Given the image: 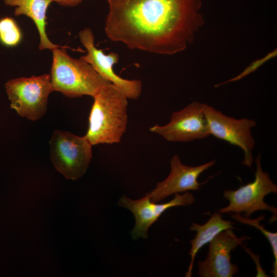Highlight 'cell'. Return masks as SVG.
<instances>
[{"mask_svg":"<svg viewBox=\"0 0 277 277\" xmlns=\"http://www.w3.org/2000/svg\"><path fill=\"white\" fill-rule=\"evenodd\" d=\"M105 32L130 49L171 55L185 50L204 24L201 0H107Z\"/></svg>","mask_w":277,"mask_h":277,"instance_id":"obj_1","label":"cell"},{"mask_svg":"<svg viewBox=\"0 0 277 277\" xmlns=\"http://www.w3.org/2000/svg\"><path fill=\"white\" fill-rule=\"evenodd\" d=\"M85 136L91 144L118 143L128 123V97L117 86L104 85L93 97Z\"/></svg>","mask_w":277,"mask_h":277,"instance_id":"obj_2","label":"cell"},{"mask_svg":"<svg viewBox=\"0 0 277 277\" xmlns=\"http://www.w3.org/2000/svg\"><path fill=\"white\" fill-rule=\"evenodd\" d=\"M50 78L53 91L70 98L95 95L104 85L110 82L103 78L87 62L74 58L66 48L52 49Z\"/></svg>","mask_w":277,"mask_h":277,"instance_id":"obj_3","label":"cell"},{"mask_svg":"<svg viewBox=\"0 0 277 277\" xmlns=\"http://www.w3.org/2000/svg\"><path fill=\"white\" fill-rule=\"evenodd\" d=\"M49 144L50 160L58 172L73 181L84 175L92 157V145L85 135L55 130Z\"/></svg>","mask_w":277,"mask_h":277,"instance_id":"obj_4","label":"cell"},{"mask_svg":"<svg viewBox=\"0 0 277 277\" xmlns=\"http://www.w3.org/2000/svg\"><path fill=\"white\" fill-rule=\"evenodd\" d=\"M261 155L259 153L255 159L256 171L252 182L242 185L235 190H227L224 197L229 201V205L218 210L221 213L244 212V217L250 218L258 210H269L272 213L269 223L276 221L277 209L264 202L266 195L277 193V186L270 179L269 174L262 168Z\"/></svg>","mask_w":277,"mask_h":277,"instance_id":"obj_5","label":"cell"},{"mask_svg":"<svg viewBox=\"0 0 277 277\" xmlns=\"http://www.w3.org/2000/svg\"><path fill=\"white\" fill-rule=\"evenodd\" d=\"M5 87L10 108L21 116L33 121L45 114L49 95L53 91L50 75L47 74L11 79Z\"/></svg>","mask_w":277,"mask_h":277,"instance_id":"obj_6","label":"cell"},{"mask_svg":"<svg viewBox=\"0 0 277 277\" xmlns=\"http://www.w3.org/2000/svg\"><path fill=\"white\" fill-rule=\"evenodd\" d=\"M203 108L210 135L240 147L244 154L242 164L251 168L253 162L252 150L255 145L251 129L256 126V122L247 118L228 116L206 104L203 103Z\"/></svg>","mask_w":277,"mask_h":277,"instance_id":"obj_7","label":"cell"},{"mask_svg":"<svg viewBox=\"0 0 277 277\" xmlns=\"http://www.w3.org/2000/svg\"><path fill=\"white\" fill-rule=\"evenodd\" d=\"M149 130L171 142H188L210 135L203 103L197 101L173 113L167 124L154 125Z\"/></svg>","mask_w":277,"mask_h":277,"instance_id":"obj_8","label":"cell"},{"mask_svg":"<svg viewBox=\"0 0 277 277\" xmlns=\"http://www.w3.org/2000/svg\"><path fill=\"white\" fill-rule=\"evenodd\" d=\"M78 37L87 51L81 58L89 63L103 78L119 88L128 99H137L142 91V82L123 78L114 71L113 66L118 62V54L114 52L106 54L97 49L94 45L92 31L89 28L80 31Z\"/></svg>","mask_w":277,"mask_h":277,"instance_id":"obj_9","label":"cell"},{"mask_svg":"<svg viewBox=\"0 0 277 277\" xmlns=\"http://www.w3.org/2000/svg\"><path fill=\"white\" fill-rule=\"evenodd\" d=\"M174 197L169 202L158 204L151 201L147 195L139 200H133L123 195L118 202V206L129 210L135 218L134 227L131 231L133 240L140 238L147 239L148 230L161 215L169 208L180 206H189L195 199L188 191L183 194L176 193Z\"/></svg>","mask_w":277,"mask_h":277,"instance_id":"obj_10","label":"cell"},{"mask_svg":"<svg viewBox=\"0 0 277 277\" xmlns=\"http://www.w3.org/2000/svg\"><path fill=\"white\" fill-rule=\"evenodd\" d=\"M250 238L238 237L231 229L220 232L210 242L206 259L197 262L201 277H232L238 267L231 262L230 252Z\"/></svg>","mask_w":277,"mask_h":277,"instance_id":"obj_11","label":"cell"},{"mask_svg":"<svg viewBox=\"0 0 277 277\" xmlns=\"http://www.w3.org/2000/svg\"><path fill=\"white\" fill-rule=\"evenodd\" d=\"M216 160L196 166L183 164L178 155L170 160V172L164 181L157 183L156 187L146 194L153 202L158 203L168 196L189 190H198L202 185L197 179L201 173L214 165Z\"/></svg>","mask_w":277,"mask_h":277,"instance_id":"obj_12","label":"cell"},{"mask_svg":"<svg viewBox=\"0 0 277 277\" xmlns=\"http://www.w3.org/2000/svg\"><path fill=\"white\" fill-rule=\"evenodd\" d=\"M4 4L15 7V16L24 15L35 24L39 36V50L52 49L60 47L51 42L46 32V13L52 0H4Z\"/></svg>","mask_w":277,"mask_h":277,"instance_id":"obj_13","label":"cell"},{"mask_svg":"<svg viewBox=\"0 0 277 277\" xmlns=\"http://www.w3.org/2000/svg\"><path fill=\"white\" fill-rule=\"evenodd\" d=\"M234 224L235 223L231 221L223 220L219 212L214 213L203 225L192 223L190 229L192 231H195L196 234L195 237L190 241L191 247L189 254L191 256V262L185 273L186 277H190L192 275L194 261L199 250L220 232L228 229H235L233 226Z\"/></svg>","mask_w":277,"mask_h":277,"instance_id":"obj_14","label":"cell"},{"mask_svg":"<svg viewBox=\"0 0 277 277\" xmlns=\"http://www.w3.org/2000/svg\"><path fill=\"white\" fill-rule=\"evenodd\" d=\"M231 217L239 223L247 224L255 227L259 229L265 236L269 241L272 248L274 262L273 269L271 271L274 276H277V233L272 232L264 228V226L260 224V221L265 219V215L262 214L256 219H252L242 216L240 213H234Z\"/></svg>","mask_w":277,"mask_h":277,"instance_id":"obj_15","label":"cell"},{"mask_svg":"<svg viewBox=\"0 0 277 277\" xmlns=\"http://www.w3.org/2000/svg\"><path fill=\"white\" fill-rule=\"evenodd\" d=\"M22 39L21 30L16 21L10 17L0 19V42L7 47H14Z\"/></svg>","mask_w":277,"mask_h":277,"instance_id":"obj_16","label":"cell"},{"mask_svg":"<svg viewBox=\"0 0 277 277\" xmlns=\"http://www.w3.org/2000/svg\"><path fill=\"white\" fill-rule=\"evenodd\" d=\"M276 54V51H272L265 56L264 57L256 60L253 63L251 64L247 68H246L242 72H241L238 76L231 78L230 80L224 82L222 83H220L218 85H216L215 86L216 87L220 86L223 85L228 83L236 82L239 81L240 80L243 78V77L246 76L248 74L251 73L252 72L256 70L260 66H261L264 63L266 62L267 60L273 57Z\"/></svg>","mask_w":277,"mask_h":277,"instance_id":"obj_17","label":"cell"},{"mask_svg":"<svg viewBox=\"0 0 277 277\" xmlns=\"http://www.w3.org/2000/svg\"><path fill=\"white\" fill-rule=\"evenodd\" d=\"M83 0H52L63 6L74 7L80 4Z\"/></svg>","mask_w":277,"mask_h":277,"instance_id":"obj_18","label":"cell"}]
</instances>
